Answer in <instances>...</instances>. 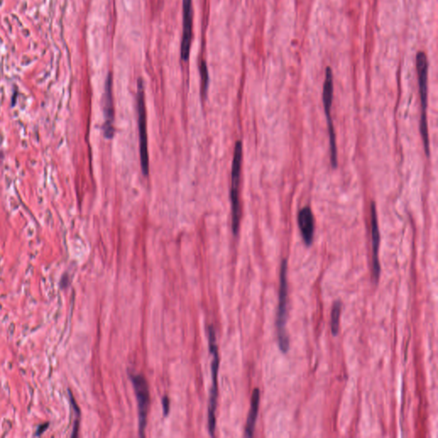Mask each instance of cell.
<instances>
[{"label":"cell","mask_w":438,"mask_h":438,"mask_svg":"<svg viewBox=\"0 0 438 438\" xmlns=\"http://www.w3.org/2000/svg\"><path fill=\"white\" fill-rule=\"evenodd\" d=\"M288 261L283 260L281 263L280 270L279 304L276 317V328H277V338L279 349L283 353L288 352L289 350V339L286 324L288 318Z\"/></svg>","instance_id":"1"},{"label":"cell","mask_w":438,"mask_h":438,"mask_svg":"<svg viewBox=\"0 0 438 438\" xmlns=\"http://www.w3.org/2000/svg\"><path fill=\"white\" fill-rule=\"evenodd\" d=\"M416 68L419 81V94L421 100V122L420 131L422 134L424 148L426 155H430V143H429L428 124H427V98H428V60L426 53L419 51L416 56Z\"/></svg>","instance_id":"2"},{"label":"cell","mask_w":438,"mask_h":438,"mask_svg":"<svg viewBox=\"0 0 438 438\" xmlns=\"http://www.w3.org/2000/svg\"><path fill=\"white\" fill-rule=\"evenodd\" d=\"M241 161H242V143L241 140H238L235 143L234 157L232 162L231 189H230L232 230L235 235L238 234L240 219H241L239 187H240V178H241Z\"/></svg>","instance_id":"3"},{"label":"cell","mask_w":438,"mask_h":438,"mask_svg":"<svg viewBox=\"0 0 438 438\" xmlns=\"http://www.w3.org/2000/svg\"><path fill=\"white\" fill-rule=\"evenodd\" d=\"M137 111H138V128L140 140V165L144 175L149 174V156L147 148V131H146V114L144 97V84L141 78L137 83Z\"/></svg>","instance_id":"4"},{"label":"cell","mask_w":438,"mask_h":438,"mask_svg":"<svg viewBox=\"0 0 438 438\" xmlns=\"http://www.w3.org/2000/svg\"><path fill=\"white\" fill-rule=\"evenodd\" d=\"M334 83L333 73L330 67H327L325 70V80H324V88H323V104H324V112L326 116L330 138V160L331 165L334 168L337 167V141H336V133L333 126V121L331 118V106L333 102Z\"/></svg>","instance_id":"5"},{"label":"cell","mask_w":438,"mask_h":438,"mask_svg":"<svg viewBox=\"0 0 438 438\" xmlns=\"http://www.w3.org/2000/svg\"><path fill=\"white\" fill-rule=\"evenodd\" d=\"M133 383L139 409V432L140 436L144 437L146 426V417L150 403V393L148 384L146 378L141 374H131Z\"/></svg>","instance_id":"6"},{"label":"cell","mask_w":438,"mask_h":438,"mask_svg":"<svg viewBox=\"0 0 438 438\" xmlns=\"http://www.w3.org/2000/svg\"><path fill=\"white\" fill-rule=\"evenodd\" d=\"M182 38L181 44V57L186 62L189 58L192 31H193V15H192V0H182Z\"/></svg>","instance_id":"7"},{"label":"cell","mask_w":438,"mask_h":438,"mask_svg":"<svg viewBox=\"0 0 438 438\" xmlns=\"http://www.w3.org/2000/svg\"><path fill=\"white\" fill-rule=\"evenodd\" d=\"M104 133L106 139L111 140L114 136V106L112 95V76L110 73L105 82V94H104Z\"/></svg>","instance_id":"8"},{"label":"cell","mask_w":438,"mask_h":438,"mask_svg":"<svg viewBox=\"0 0 438 438\" xmlns=\"http://www.w3.org/2000/svg\"><path fill=\"white\" fill-rule=\"evenodd\" d=\"M371 235H372V270L375 281L378 283L380 276V263H379V246H380V232L378 227V213L375 202L371 204Z\"/></svg>","instance_id":"9"},{"label":"cell","mask_w":438,"mask_h":438,"mask_svg":"<svg viewBox=\"0 0 438 438\" xmlns=\"http://www.w3.org/2000/svg\"><path fill=\"white\" fill-rule=\"evenodd\" d=\"M298 225L305 244L311 246L314 238V216L309 207H304L298 213Z\"/></svg>","instance_id":"10"},{"label":"cell","mask_w":438,"mask_h":438,"mask_svg":"<svg viewBox=\"0 0 438 438\" xmlns=\"http://www.w3.org/2000/svg\"><path fill=\"white\" fill-rule=\"evenodd\" d=\"M260 400H261V392L259 389H255L253 391L251 399V407L250 412L248 414V420H247V426H246V436L248 438H251L254 436L255 424L257 420L259 407H260Z\"/></svg>","instance_id":"11"},{"label":"cell","mask_w":438,"mask_h":438,"mask_svg":"<svg viewBox=\"0 0 438 438\" xmlns=\"http://www.w3.org/2000/svg\"><path fill=\"white\" fill-rule=\"evenodd\" d=\"M342 302L337 301L334 303L333 309L331 311V323H330V327H331V332L333 334V336H337L338 331H339V321L340 315L342 311Z\"/></svg>","instance_id":"12"},{"label":"cell","mask_w":438,"mask_h":438,"mask_svg":"<svg viewBox=\"0 0 438 438\" xmlns=\"http://www.w3.org/2000/svg\"><path fill=\"white\" fill-rule=\"evenodd\" d=\"M200 77H201V92L204 96L207 94L209 85V73L207 70V64L205 61H201L200 66Z\"/></svg>","instance_id":"13"},{"label":"cell","mask_w":438,"mask_h":438,"mask_svg":"<svg viewBox=\"0 0 438 438\" xmlns=\"http://www.w3.org/2000/svg\"><path fill=\"white\" fill-rule=\"evenodd\" d=\"M162 403L164 414L166 416L168 414L169 412H170V399H169L168 397L165 396L163 398Z\"/></svg>","instance_id":"14"},{"label":"cell","mask_w":438,"mask_h":438,"mask_svg":"<svg viewBox=\"0 0 438 438\" xmlns=\"http://www.w3.org/2000/svg\"><path fill=\"white\" fill-rule=\"evenodd\" d=\"M48 426H49L48 423H45L44 425H41V426H39L37 430H36V432H35V437L42 436L45 432V430L48 428Z\"/></svg>","instance_id":"15"}]
</instances>
